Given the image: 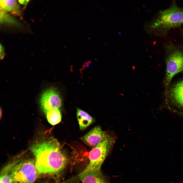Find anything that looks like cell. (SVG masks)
Segmentation results:
<instances>
[{"label": "cell", "instance_id": "cell-6", "mask_svg": "<svg viewBox=\"0 0 183 183\" xmlns=\"http://www.w3.org/2000/svg\"><path fill=\"white\" fill-rule=\"evenodd\" d=\"M167 104L171 110L183 114V80L175 84L170 90Z\"/></svg>", "mask_w": 183, "mask_h": 183}, {"label": "cell", "instance_id": "cell-15", "mask_svg": "<svg viewBox=\"0 0 183 183\" xmlns=\"http://www.w3.org/2000/svg\"><path fill=\"white\" fill-rule=\"evenodd\" d=\"M0 57L2 59L4 57V49L3 47L1 44H0Z\"/></svg>", "mask_w": 183, "mask_h": 183}, {"label": "cell", "instance_id": "cell-12", "mask_svg": "<svg viewBox=\"0 0 183 183\" xmlns=\"http://www.w3.org/2000/svg\"><path fill=\"white\" fill-rule=\"evenodd\" d=\"M45 114L48 121L52 125L58 124L61 120L62 115L60 109H53Z\"/></svg>", "mask_w": 183, "mask_h": 183}, {"label": "cell", "instance_id": "cell-16", "mask_svg": "<svg viewBox=\"0 0 183 183\" xmlns=\"http://www.w3.org/2000/svg\"><path fill=\"white\" fill-rule=\"evenodd\" d=\"M29 1V0H19L18 1L21 4L23 5H26L27 3Z\"/></svg>", "mask_w": 183, "mask_h": 183}, {"label": "cell", "instance_id": "cell-7", "mask_svg": "<svg viewBox=\"0 0 183 183\" xmlns=\"http://www.w3.org/2000/svg\"><path fill=\"white\" fill-rule=\"evenodd\" d=\"M40 102L41 108L45 113L53 109H59L62 104L60 95L53 88L44 92L40 97Z\"/></svg>", "mask_w": 183, "mask_h": 183}, {"label": "cell", "instance_id": "cell-4", "mask_svg": "<svg viewBox=\"0 0 183 183\" xmlns=\"http://www.w3.org/2000/svg\"><path fill=\"white\" fill-rule=\"evenodd\" d=\"M183 24V9L173 6L162 11L152 25L154 28L167 29Z\"/></svg>", "mask_w": 183, "mask_h": 183}, {"label": "cell", "instance_id": "cell-3", "mask_svg": "<svg viewBox=\"0 0 183 183\" xmlns=\"http://www.w3.org/2000/svg\"><path fill=\"white\" fill-rule=\"evenodd\" d=\"M12 172L11 183H34L38 174L35 160L30 159L19 160Z\"/></svg>", "mask_w": 183, "mask_h": 183}, {"label": "cell", "instance_id": "cell-10", "mask_svg": "<svg viewBox=\"0 0 183 183\" xmlns=\"http://www.w3.org/2000/svg\"><path fill=\"white\" fill-rule=\"evenodd\" d=\"M77 116L80 129L83 130L94 121L93 118L88 113L80 109L77 110Z\"/></svg>", "mask_w": 183, "mask_h": 183}, {"label": "cell", "instance_id": "cell-5", "mask_svg": "<svg viewBox=\"0 0 183 183\" xmlns=\"http://www.w3.org/2000/svg\"><path fill=\"white\" fill-rule=\"evenodd\" d=\"M183 71V53L176 50L172 53L168 57L166 63L165 86L167 91L173 77Z\"/></svg>", "mask_w": 183, "mask_h": 183}, {"label": "cell", "instance_id": "cell-2", "mask_svg": "<svg viewBox=\"0 0 183 183\" xmlns=\"http://www.w3.org/2000/svg\"><path fill=\"white\" fill-rule=\"evenodd\" d=\"M114 142V138L108 134L103 140L93 148L89 154L88 164L81 173L100 171L102 165Z\"/></svg>", "mask_w": 183, "mask_h": 183}, {"label": "cell", "instance_id": "cell-1", "mask_svg": "<svg viewBox=\"0 0 183 183\" xmlns=\"http://www.w3.org/2000/svg\"><path fill=\"white\" fill-rule=\"evenodd\" d=\"M30 149L35 157L38 174L57 175L66 165L67 157L56 139L35 143L31 146Z\"/></svg>", "mask_w": 183, "mask_h": 183}, {"label": "cell", "instance_id": "cell-8", "mask_svg": "<svg viewBox=\"0 0 183 183\" xmlns=\"http://www.w3.org/2000/svg\"><path fill=\"white\" fill-rule=\"evenodd\" d=\"M108 134L102 130L100 126H97L82 137L80 139L86 145L93 148L103 140Z\"/></svg>", "mask_w": 183, "mask_h": 183}, {"label": "cell", "instance_id": "cell-14", "mask_svg": "<svg viewBox=\"0 0 183 183\" xmlns=\"http://www.w3.org/2000/svg\"><path fill=\"white\" fill-rule=\"evenodd\" d=\"M0 22L17 24V23L14 19L7 14L6 11L0 10Z\"/></svg>", "mask_w": 183, "mask_h": 183}, {"label": "cell", "instance_id": "cell-11", "mask_svg": "<svg viewBox=\"0 0 183 183\" xmlns=\"http://www.w3.org/2000/svg\"><path fill=\"white\" fill-rule=\"evenodd\" d=\"M19 160L10 162L3 167L0 172V183H11L12 170Z\"/></svg>", "mask_w": 183, "mask_h": 183}, {"label": "cell", "instance_id": "cell-9", "mask_svg": "<svg viewBox=\"0 0 183 183\" xmlns=\"http://www.w3.org/2000/svg\"><path fill=\"white\" fill-rule=\"evenodd\" d=\"M78 176L82 183H107L100 171L80 173Z\"/></svg>", "mask_w": 183, "mask_h": 183}, {"label": "cell", "instance_id": "cell-13", "mask_svg": "<svg viewBox=\"0 0 183 183\" xmlns=\"http://www.w3.org/2000/svg\"><path fill=\"white\" fill-rule=\"evenodd\" d=\"M0 4L1 10L16 12L20 10L19 6L16 0H1Z\"/></svg>", "mask_w": 183, "mask_h": 183}]
</instances>
